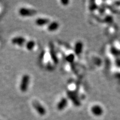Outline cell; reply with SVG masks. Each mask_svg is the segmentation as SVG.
Here are the masks:
<instances>
[{"instance_id": "obj_1", "label": "cell", "mask_w": 120, "mask_h": 120, "mask_svg": "<svg viewBox=\"0 0 120 120\" xmlns=\"http://www.w3.org/2000/svg\"><path fill=\"white\" fill-rule=\"evenodd\" d=\"M30 81V77L27 74L22 76L19 84V90L22 92H26L28 90Z\"/></svg>"}, {"instance_id": "obj_2", "label": "cell", "mask_w": 120, "mask_h": 120, "mask_svg": "<svg viewBox=\"0 0 120 120\" xmlns=\"http://www.w3.org/2000/svg\"><path fill=\"white\" fill-rule=\"evenodd\" d=\"M37 12L33 9H30L25 7H21L19 10V13L22 17H31L36 15Z\"/></svg>"}, {"instance_id": "obj_3", "label": "cell", "mask_w": 120, "mask_h": 120, "mask_svg": "<svg viewBox=\"0 0 120 120\" xmlns=\"http://www.w3.org/2000/svg\"><path fill=\"white\" fill-rule=\"evenodd\" d=\"M32 106L36 111L41 116H44L46 113V110L45 108L41 103L37 101H34L32 102Z\"/></svg>"}, {"instance_id": "obj_4", "label": "cell", "mask_w": 120, "mask_h": 120, "mask_svg": "<svg viewBox=\"0 0 120 120\" xmlns=\"http://www.w3.org/2000/svg\"><path fill=\"white\" fill-rule=\"evenodd\" d=\"M26 42L27 41L26 39L21 36L15 37L11 40V43L13 45H17V46H20V47L25 46Z\"/></svg>"}, {"instance_id": "obj_5", "label": "cell", "mask_w": 120, "mask_h": 120, "mask_svg": "<svg viewBox=\"0 0 120 120\" xmlns=\"http://www.w3.org/2000/svg\"><path fill=\"white\" fill-rule=\"evenodd\" d=\"M91 111L94 116H100L103 114V110L101 106L98 105H95L91 107Z\"/></svg>"}, {"instance_id": "obj_6", "label": "cell", "mask_w": 120, "mask_h": 120, "mask_svg": "<svg viewBox=\"0 0 120 120\" xmlns=\"http://www.w3.org/2000/svg\"><path fill=\"white\" fill-rule=\"evenodd\" d=\"M67 105H68L67 99L65 97H62L57 104V109L58 111H62L67 107Z\"/></svg>"}, {"instance_id": "obj_7", "label": "cell", "mask_w": 120, "mask_h": 120, "mask_svg": "<svg viewBox=\"0 0 120 120\" xmlns=\"http://www.w3.org/2000/svg\"><path fill=\"white\" fill-rule=\"evenodd\" d=\"M68 96L69 97V98L72 101L73 104L75 105H76V106H79L80 105V102H79V98H78L77 94H76L75 92H73V91L68 92Z\"/></svg>"}, {"instance_id": "obj_8", "label": "cell", "mask_w": 120, "mask_h": 120, "mask_svg": "<svg viewBox=\"0 0 120 120\" xmlns=\"http://www.w3.org/2000/svg\"><path fill=\"white\" fill-rule=\"evenodd\" d=\"M83 45L81 41H77L75 43L74 46V53L75 55L79 56L82 53L83 50Z\"/></svg>"}, {"instance_id": "obj_9", "label": "cell", "mask_w": 120, "mask_h": 120, "mask_svg": "<svg viewBox=\"0 0 120 120\" xmlns=\"http://www.w3.org/2000/svg\"><path fill=\"white\" fill-rule=\"evenodd\" d=\"M50 22V20L46 18H38L35 21L36 25L38 26H47Z\"/></svg>"}, {"instance_id": "obj_10", "label": "cell", "mask_w": 120, "mask_h": 120, "mask_svg": "<svg viewBox=\"0 0 120 120\" xmlns=\"http://www.w3.org/2000/svg\"><path fill=\"white\" fill-rule=\"evenodd\" d=\"M47 26L48 31H49V32H53V31H56L58 29L60 25L58 22L56 21H53L51 22Z\"/></svg>"}, {"instance_id": "obj_11", "label": "cell", "mask_w": 120, "mask_h": 120, "mask_svg": "<svg viewBox=\"0 0 120 120\" xmlns=\"http://www.w3.org/2000/svg\"><path fill=\"white\" fill-rule=\"evenodd\" d=\"M25 47L28 51H32L34 49L36 46L35 42L33 40H30V41H27V42L25 44Z\"/></svg>"}, {"instance_id": "obj_12", "label": "cell", "mask_w": 120, "mask_h": 120, "mask_svg": "<svg viewBox=\"0 0 120 120\" xmlns=\"http://www.w3.org/2000/svg\"><path fill=\"white\" fill-rule=\"evenodd\" d=\"M75 55L73 53H71L70 55H67L66 56V61L68 62V63H73L74 62L75 60Z\"/></svg>"}, {"instance_id": "obj_13", "label": "cell", "mask_w": 120, "mask_h": 120, "mask_svg": "<svg viewBox=\"0 0 120 120\" xmlns=\"http://www.w3.org/2000/svg\"><path fill=\"white\" fill-rule=\"evenodd\" d=\"M61 4L64 6H67L68 4L69 3H70V1H60Z\"/></svg>"}]
</instances>
